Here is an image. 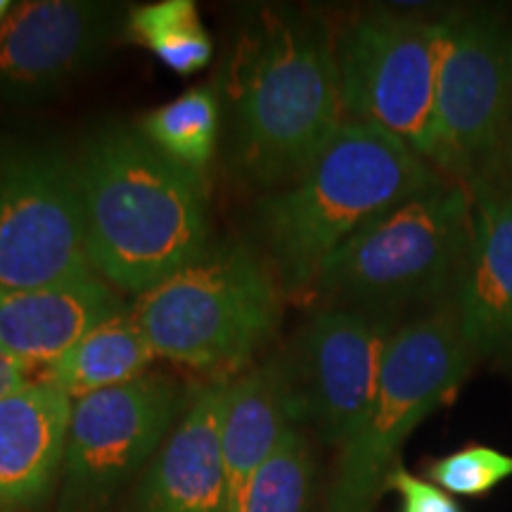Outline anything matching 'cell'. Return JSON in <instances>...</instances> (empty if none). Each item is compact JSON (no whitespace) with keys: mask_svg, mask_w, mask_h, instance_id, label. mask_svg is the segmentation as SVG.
<instances>
[{"mask_svg":"<svg viewBox=\"0 0 512 512\" xmlns=\"http://www.w3.org/2000/svg\"><path fill=\"white\" fill-rule=\"evenodd\" d=\"M226 93L230 171L261 195L297 181L347 121L335 34L311 12L256 10L235 41Z\"/></svg>","mask_w":512,"mask_h":512,"instance_id":"1","label":"cell"},{"mask_svg":"<svg viewBox=\"0 0 512 512\" xmlns=\"http://www.w3.org/2000/svg\"><path fill=\"white\" fill-rule=\"evenodd\" d=\"M72 157L88 259L117 292L140 297L211 245L204 176L136 126L95 128Z\"/></svg>","mask_w":512,"mask_h":512,"instance_id":"2","label":"cell"},{"mask_svg":"<svg viewBox=\"0 0 512 512\" xmlns=\"http://www.w3.org/2000/svg\"><path fill=\"white\" fill-rule=\"evenodd\" d=\"M446 176L392 133L347 119L285 188L259 195V254L285 297H311L320 268L361 228Z\"/></svg>","mask_w":512,"mask_h":512,"instance_id":"3","label":"cell"},{"mask_svg":"<svg viewBox=\"0 0 512 512\" xmlns=\"http://www.w3.org/2000/svg\"><path fill=\"white\" fill-rule=\"evenodd\" d=\"M472 233L470 190L446 178L344 242L320 268L309 299L401 323L403 313H425L458 297Z\"/></svg>","mask_w":512,"mask_h":512,"instance_id":"4","label":"cell"},{"mask_svg":"<svg viewBox=\"0 0 512 512\" xmlns=\"http://www.w3.org/2000/svg\"><path fill=\"white\" fill-rule=\"evenodd\" d=\"M285 292L259 249L211 242L188 266L136 297L131 311L157 356L230 380L275 337Z\"/></svg>","mask_w":512,"mask_h":512,"instance_id":"5","label":"cell"},{"mask_svg":"<svg viewBox=\"0 0 512 512\" xmlns=\"http://www.w3.org/2000/svg\"><path fill=\"white\" fill-rule=\"evenodd\" d=\"M475 361L456 299L403 320L366 418L339 448L325 512H375L406 439L456 396Z\"/></svg>","mask_w":512,"mask_h":512,"instance_id":"6","label":"cell"},{"mask_svg":"<svg viewBox=\"0 0 512 512\" xmlns=\"http://www.w3.org/2000/svg\"><path fill=\"white\" fill-rule=\"evenodd\" d=\"M441 174L465 188L505 176L512 140V22L491 8L439 15Z\"/></svg>","mask_w":512,"mask_h":512,"instance_id":"7","label":"cell"},{"mask_svg":"<svg viewBox=\"0 0 512 512\" xmlns=\"http://www.w3.org/2000/svg\"><path fill=\"white\" fill-rule=\"evenodd\" d=\"M335 55L347 119L392 133L441 171L439 15L361 12L335 36Z\"/></svg>","mask_w":512,"mask_h":512,"instance_id":"8","label":"cell"},{"mask_svg":"<svg viewBox=\"0 0 512 512\" xmlns=\"http://www.w3.org/2000/svg\"><path fill=\"white\" fill-rule=\"evenodd\" d=\"M91 271L74 157L50 140L0 138V294Z\"/></svg>","mask_w":512,"mask_h":512,"instance_id":"9","label":"cell"},{"mask_svg":"<svg viewBox=\"0 0 512 512\" xmlns=\"http://www.w3.org/2000/svg\"><path fill=\"white\" fill-rule=\"evenodd\" d=\"M185 401L188 392L162 373L76 399L55 512H114L126 484L174 430Z\"/></svg>","mask_w":512,"mask_h":512,"instance_id":"10","label":"cell"},{"mask_svg":"<svg viewBox=\"0 0 512 512\" xmlns=\"http://www.w3.org/2000/svg\"><path fill=\"white\" fill-rule=\"evenodd\" d=\"M399 320L320 306L275 354L294 425L342 448L366 418Z\"/></svg>","mask_w":512,"mask_h":512,"instance_id":"11","label":"cell"},{"mask_svg":"<svg viewBox=\"0 0 512 512\" xmlns=\"http://www.w3.org/2000/svg\"><path fill=\"white\" fill-rule=\"evenodd\" d=\"M128 8L105 0H24L0 24V100L34 105L105 60Z\"/></svg>","mask_w":512,"mask_h":512,"instance_id":"12","label":"cell"},{"mask_svg":"<svg viewBox=\"0 0 512 512\" xmlns=\"http://www.w3.org/2000/svg\"><path fill=\"white\" fill-rule=\"evenodd\" d=\"M228 380L188 392L181 418L164 439L133 496V512H228L221 420Z\"/></svg>","mask_w":512,"mask_h":512,"instance_id":"13","label":"cell"},{"mask_svg":"<svg viewBox=\"0 0 512 512\" xmlns=\"http://www.w3.org/2000/svg\"><path fill=\"white\" fill-rule=\"evenodd\" d=\"M467 190L475 233L456 297L460 323L477 358L512 368V174Z\"/></svg>","mask_w":512,"mask_h":512,"instance_id":"14","label":"cell"},{"mask_svg":"<svg viewBox=\"0 0 512 512\" xmlns=\"http://www.w3.org/2000/svg\"><path fill=\"white\" fill-rule=\"evenodd\" d=\"M74 401L46 380L0 399V512H29L60 484Z\"/></svg>","mask_w":512,"mask_h":512,"instance_id":"15","label":"cell"},{"mask_svg":"<svg viewBox=\"0 0 512 512\" xmlns=\"http://www.w3.org/2000/svg\"><path fill=\"white\" fill-rule=\"evenodd\" d=\"M119 294L95 271L0 294V342L29 370L50 368L95 325L126 311Z\"/></svg>","mask_w":512,"mask_h":512,"instance_id":"16","label":"cell"},{"mask_svg":"<svg viewBox=\"0 0 512 512\" xmlns=\"http://www.w3.org/2000/svg\"><path fill=\"white\" fill-rule=\"evenodd\" d=\"M294 425L275 356L226 382L221 451L228 479V512H235L249 479Z\"/></svg>","mask_w":512,"mask_h":512,"instance_id":"17","label":"cell"},{"mask_svg":"<svg viewBox=\"0 0 512 512\" xmlns=\"http://www.w3.org/2000/svg\"><path fill=\"white\" fill-rule=\"evenodd\" d=\"M157 354L131 309L107 318L86 332L41 380L55 384L76 401L81 396L121 387L150 373Z\"/></svg>","mask_w":512,"mask_h":512,"instance_id":"18","label":"cell"},{"mask_svg":"<svg viewBox=\"0 0 512 512\" xmlns=\"http://www.w3.org/2000/svg\"><path fill=\"white\" fill-rule=\"evenodd\" d=\"M136 128L166 159L204 176L219 145V98L211 88H192L147 112Z\"/></svg>","mask_w":512,"mask_h":512,"instance_id":"19","label":"cell"},{"mask_svg":"<svg viewBox=\"0 0 512 512\" xmlns=\"http://www.w3.org/2000/svg\"><path fill=\"white\" fill-rule=\"evenodd\" d=\"M124 38L147 48L181 76L202 72L214 55V43L192 0H159L128 10Z\"/></svg>","mask_w":512,"mask_h":512,"instance_id":"20","label":"cell"},{"mask_svg":"<svg viewBox=\"0 0 512 512\" xmlns=\"http://www.w3.org/2000/svg\"><path fill=\"white\" fill-rule=\"evenodd\" d=\"M313 458L299 427H290L254 477L235 512H309Z\"/></svg>","mask_w":512,"mask_h":512,"instance_id":"21","label":"cell"},{"mask_svg":"<svg viewBox=\"0 0 512 512\" xmlns=\"http://www.w3.org/2000/svg\"><path fill=\"white\" fill-rule=\"evenodd\" d=\"M427 477L456 496H484L512 477V456L498 448L470 444L427 465Z\"/></svg>","mask_w":512,"mask_h":512,"instance_id":"22","label":"cell"},{"mask_svg":"<svg viewBox=\"0 0 512 512\" xmlns=\"http://www.w3.org/2000/svg\"><path fill=\"white\" fill-rule=\"evenodd\" d=\"M387 489L401 496V512H463L444 489L411 475L403 465H396L387 477Z\"/></svg>","mask_w":512,"mask_h":512,"instance_id":"23","label":"cell"},{"mask_svg":"<svg viewBox=\"0 0 512 512\" xmlns=\"http://www.w3.org/2000/svg\"><path fill=\"white\" fill-rule=\"evenodd\" d=\"M29 384V368L12 356L8 349L0 342V399L15 394L17 389L27 387Z\"/></svg>","mask_w":512,"mask_h":512,"instance_id":"24","label":"cell"},{"mask_svg":"<svg viewBox=\"0 0 512 512\" xmlns=\"http://www.w3.org/2000/svg\"><path fill=\"white\" fill-rule=\"evenodd\" d=\"M12 10H15V3H12V0H0V24L12 15Z\"/></svg>","mask_w":512,"mask_h":512,"instance_id":"25","label":"cell"},{"mask_svg":"<svg viewBox=\"0 0 512 512\" xmlns=\"http://www.w3.org/2000/svg\"><path fill=\"white\" fill-rule=\"evenodd\" d=\"M508 171L512 174V140H510V155H508Z\"/></svg>","mask_w":512,"mask_h":512,"instance_id":"26","label":"cell"}]
</instances>
